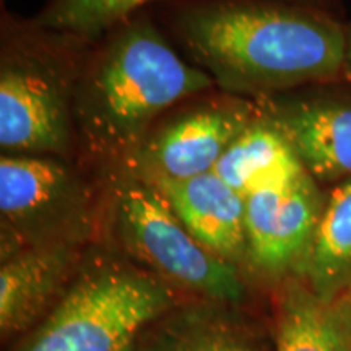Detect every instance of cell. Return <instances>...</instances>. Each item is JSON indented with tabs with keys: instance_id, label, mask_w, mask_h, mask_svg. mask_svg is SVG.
I'll return each mask as SVG.
<instances>
[{
	"instance_id": "1",
	"label": "cell",
	"mask_w": 351,
	"mask_h": 351,
	"mask_svg": "<svg viewBox=\"0 0 351 351\" xmlns=\"http://www.w3.org/2000/svg\"><path fill=\"white\" fill-rule=\"evenodd\" d=\"M176 32L194 64L230 95L257 101L343 77L346 28L332 13L287 0H195Z\"/></svg>"
},
{
	"instance_id": "2",
	"label": "cell",
	"mask_w": 351,
	"mask_h": 351,
	"mask_svg": "<svg viewBox=\"0 0 351 351\" xmlns=\"http://www.w3.org/2000/svg\"><path fill=\"white\" fill-rule=\"evenodd\" d=\"M103 38L101 49L77 73L75 134L90 156L122 165L163 112L215 82L184 62L143 10Z\"/></svg>"
},
{
	"instance_id": "3",
	"label": "cell",
	"mask_w": 351,
	"mask_h": 351,
	"mask_svg": "<svg viewBox=\"0 0 351 351\" xmlns=\"http://www.w3.org/2000/svg\"><path fill=\"white\" fill-rule=\"evenodd\" d=\"M176 289L142 267L108 256L83 261L54 309L16 351H129L176 304Z\"/></svg>"
},
{
	"instance_id": "4",
	"label": "cell",
	"mask_w": 351,
	"mask_h": 351,
	"mask_svg": "<svg viewBox=\"0 0 351 351\" xmlns=\"http://www.w3.org/2000/svg\"><path fill=\"white\" fill-rule=\"evenodd\" d=\"M109 223L122 251L174 289L215 304L244 300L238 267L205 247L152 184L121 174L112 186Z\"/></svg>"
},
{
	"instance_id": "5",
	"label": "cell",
	"mask_w": 351,
	"mask_h": 351,
	"mask_svg": "<svg viewBox=\"0 0 351 351\" xmlns=\"http://www.w3.org/2000/svg\"><path fill=\"white\" fill-rule=\"evenodd\" d=\"M93 200L86 182L57 156L2 155V261L46 244H83Z\"/></svg>"
},
{
	"instance_id": "6",
	"label": "cell",
	"mask_w": 351,
	"mask_h": 351,
	"mask_svg": "<svg viewBox=\"0 0 351 351\" xmlns=\"http://www.w3.org/2000/svg\"><path fill=\"white\" fill-rule=\"evenodd\" d=\"M3 49L0 69V147L2 155L62 158L75 134L73 86L57 57L28 39Z\"/></svg>"
},
{
	"instance_id": "7",
	"label": "cell",
	"mask_w": 351,
	"mask_h": 351,
	"mask_svg": "<svg viewBox=\"0 0 351 351\" xmlns=\"http://www.w3.org/2000/svg\"><path fill=\"white\" fill-rule=\"evenodd\" d=\"M257 119V103L212 101L153 129L122 163V174L148 184L213 173L230 145Z\"/></svg>"
},
{
	"instance_id": "8",
	"label": "cell",
	"mask_w": 351,
	"mask_h": 351,
	"mask_svg": "<svg viewBox=\"0 0 351 351\" xmlns=\"http://www.w3.org/2000/svg\"><path fill=\"white\" fill-rule=\"evenodd\" d=\"M324 202L309 173L245 197V262L267 278H301Z\"/></svg>"
},
{
	"instance_id": "9",
	"label": "cell",
	"mask_w": 351,
	"mask_h": 351,
	"mask_svg": "<svg viewBox=\"0 0 351 351\" xmlns=\"http://www.w3.org/2000/svg\"><path fill=\"white\" fill-rule=\"evenodd\" d=\"M257 116L278 132L319 184L351 179V101L261 99Z\"/></svg>"
},
{
	"instance_id": "10",
	"label": "cell",
	"mask_w": 351,
	"mask_h": 351,
	"mask_svg": "<svg viewBox=\"0 0 351 351\" xmlns=\"http://www.w3.org/2000/svg\"><path fill=\"white\" fill-rule=\"evenodd\" d=\"M82 244L23 249L0 267V332L3 339L29 330L54 309L80 270Z\"/></svg>"
},
{
	"instance_id": "11",
	"label": "cell",
	"mask_w": 351,
	"mask_h": 351,
	"mask_svg": "<svg viewBox=\"0 0 351 351\" xmlns=\"http://www.w3.org/2000/svg\"><path fill=\"white\" fill-rule=\"evenodd\" d=\"M152 186L205 247L236 267L245 262V199L217 173Z\"/></svg>"
},
{
	"instance_id": "12",
	"label": "cell",
	"mask_w": 351,
	"mask_h": 351,
	"mask_svg": "<svg viewBox=\"0 0 351 351\" xmlns=\"http://www.w3.org/2000/svg\"><path fill=\"white\" fill-rule=\"evenodd\" d=\"M276 351H351V291L324 301L300 278L285 288Z\"/></svg>"
},
{
	"instance_id": "13",
	"label": "cell",
	"mask_w": 351,
	"mask_h": 351,
	"mask_svg": "<svg viewBox=\"0 0 351 351\" xmlns=\"http://www.w3.org/2000/svg\"><path fill=\"white\" fill-rule=\"evenodd\" d=\"M213 173L245 199L295 181L307 171L287 140L257 116L254 124L230 145Z\"/></svg>"
},
{
	"instance_id": "14",
	"label": "cell",
	"mask_w": 351,
	"mask_h": 351,
	"mask_svg": "<svg viewBox=\"0 0 351 351\" xmlns=\"http://www.w3.org/2000/svg\"><path fill=\"white\" fill-rule=\"evenodd\" d=\"M302 280L324 301L351 291V179L326 195Z\"/></svg>"
},
{
	"instance_id": "15",
	"label": "cell",
	"mask_w": 351,
	"mask_h": 351,
	"mask_svg": "<svg viewBox=\"0 0 351 351\" xmlns=\"http://www.w3.org/2000/svg\"><path fill=\"white\" fill-rule=\"evenodd\" d=\"M225 304H202L168 315L132 351H262L256 337L226 313Z\"/></svg>"
},
{
	"instance_id": "16",
	"label": "cell",
	"mask_w": 351,
	"mask_h": 351,
	"mask_svg": "<svg viewBox=\"0 0 351 351\" xmlns=\"http://www.w3.org/2000/svg\"><path fill=\"white\" fill-rule=\"evenodd\" d=\"M158 0H46L32 26L65 41H98L114 26ZM291 3L335 12L337 0H287Z\"/></svg>"
},
{
	"instance_id": "17",
	"label": "cell",
	"mask_w": 351,
	"mask_h": 351,
	"mask_svg": "<svg viewBox=\"0 0 351 351\" xmlns=\"http://www.w3.org/2000/svg\"><path fill=\"white\" fill-rule=\"evenodd\" d=\"M343 78L351 82V25L346 28V52H345Z\"/></svg>"
},
{
	"instance_id": "18",
	"label": "cell",
	"mask_w": 351,
	"mask_h": 351,
	"mask_svg": "<svg viewBox=\"0 0 351 351\" xmlns=\"http://www.w3.org/2000/svg\"><path fill=\"white\" fill-rule=\"evenodd\" d=\"M132 350H134V346H132V348H130V350H129V351H132Z\"/></svg>"
}]
</instances>
